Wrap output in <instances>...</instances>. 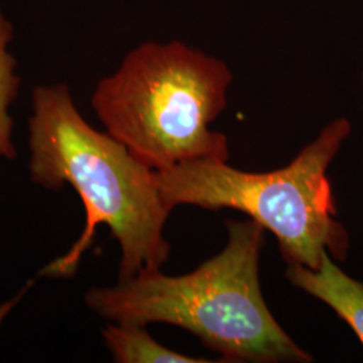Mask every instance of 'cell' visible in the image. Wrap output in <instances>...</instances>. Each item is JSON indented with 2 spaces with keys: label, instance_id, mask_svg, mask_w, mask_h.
<instances>
[{
  "label": "cell",
  "instance_id": "obj_1",
  "mask_svg": "<svg viewBox=\"0 0 363 363\" xmlns=\"http://www.w3.org/2000/svg\"><path fill=\"white\" fill-rule=\"evenodd\" d=\"M31 104L30 179L48 190L72 186L86 213L76 244L40 274L73 277L101 223L111 229L121 249L120 280L144 271H160L169 256L163 232L171 210L162 199L155 169L108 132L94 130L81 116L64 84L37 86Z\"/></svg>",
  "mask_w": 363,
  "mask_h": 363
},
{
  "label": "cell",
  "instance_id": "obj_2",
  "mask_svg": "<svg viewBox=\"0 0 363 363\" xmlns=\"http://www.w3.org/2000/svg\"><path fill=\"white\" fill-rule=\"evenodd\" d=\"M228 244L193 272L144 271L111 288H93L85 304L115 323L177 325L232 362H312L269 311L259 286L265 229L228 220Z\"/></svg>",
  "mask_w": 363,
  "mask_h": 363
},
{
  "label": "cell",
  "instance_id": "obj_3",
  "mask_svg": "<svg viewBox=\"0 0 363 363\" xmlns=\"http://www.w3.org/2000/svg\"><path fill=\"white\" fill-rule=\"evenodd\" d=\"M228 65L172 40L145 42L91 94L106 132L152 169L190 160H229L228 138L210 128L228 104Z\"/></svg>",
  "mask_w": 363,
  "mask_h": 363
},
{
  "label": "cell",
  "instance_id": "obj_4",
  "mask_svg": "<svg viewBox=\"0 0 363 363\" xmlns=\"http://www.w3.org/2000/svg\"><path fill=\"white\" fill-rule=\"evenodd\" d=\"M345 118L330 123L283 169L245 172L228 162L190 160L155 169L166 206L193 205L206 210L234 208L274 234L288 265L318 269L325 252L342 261L349 235L334 216L327 169L350 135Z\"/></svg>",
  "mask_w": 363,
  "mask_h": 363
},
{
  "label": "cell",
  "instance_id": "obj_5",
  "mask_svg": "<svg viewBox=\"0 0 363 363\" xmlns=\"http://www.w3.org/2000/svg\"><path fill=\"white\" fill-rule=\"evenodd\" d=\"M288 281L319 298L350 325L363 345V283L351 279L325 252L318 269L304 265H288Z\"/></svg>",
  "mask_w": 363,
  "mask_h": 363
},
{
  "label": "cell",
  "instance_id": "obj_6",
  "mask_svg": "<svg viewBox=\"0 0 363 363\" xmlns=\"http://www.w3.org/2000/svg\"><path fill=\"white\" fill-rule=\"evenodd\" d=\"M106 347L118 363H208V359L184 355L157 343L144 325H108L103 330Z\"/></svg>",
  "mask_w": 363,
  "mask_h": 363
},
{
  "label": "cell",
  "instance_id": "obj_7",
  "mask_svg": "<svg viewBox=\"0 0 363 363\" xmlns=\"http://www.w3.org/2000/svg\"><path fill=\"white\" fill-rule=\"evenodd\" d=\"M13 28L0 4V157L13 160L16 148L13 140V120L10 106L18 97L22 79L16 74V60L10 52Z\"/></svg>",
  "mask_w": 363,
  "mask_h": 363
}]
</instances>
